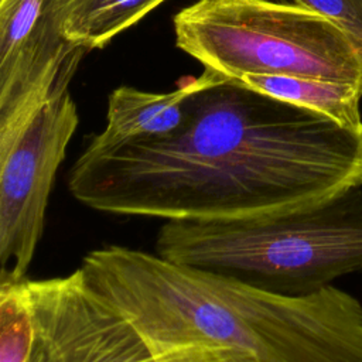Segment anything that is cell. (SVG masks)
<instances>
[{
  "instance_id": "cell-1",
  "label": "cell",
  "mask_w": 362,
  "mask_h": 362,
  "mask_svg": "<svg viewBox=\"0 0 362 362\" xmlns=\"http://www.w3.org/2000/svg\"><path fill=\"white\" fill-rule=\"evenodd\" d=\"M174 132L85 148L68 173L85 206L165 222L238 221L362 187V130L205 68Z\"/></svg>"
},
{
  "instance_id": "cell-2",
  "label": "cell",
  "mask_w": 362,
  "mask_h": 362,
  "mask_svg": "<svg viewBox=\"0 0 362 362\" xmlns=\"http://www.w3.org/2000/svg\"><path fill=\"white\" fill-rule=\"evenodd\" d=\"M78 270L157 352L205 345L253 362H362V304L332 284L280 294L120 245L86 253Z\"/></svg>"
},
{
  "instance_id": "cell-3",
  "label": "cell",
  "mask_w": 362,
  "mask_h": 362,
  "mask_svg": "<svg viewBox=\"0 0 362 362\" xmlns=\"http://www.w3.org/2000/svg\"><path fill=\"white\" fill-rule=\"evenodd\" d=\"M154 252L267 291L310 294L362 269V187L279 215L164 222Z\"/></svg>"
},
{
  "instance_id": "cell-4",
  "label": "cell",
  "mask_w": 362,
  "mask_h": 362,
  "mask_svg": "<svg viewBox=\"0 0 362 362\" xmlns=\"http://www.w3.org/2000/svg\"><path fill=\"white\" fill-rule=\"evenodd\" d=\"M175 45L226 78L245 74L362 86V62L329 18L283 0H197L174 16Z\"/></svg>"
},
{
  "instance_id": "cell-5",
  "label": "cell",
  "mask_w": 362,
  "mask_h": 362,
  "mask_svg": "<svg viewBox=\"0 0 362 362\" xmlns=\"http://www.w3.org/2000/svg\"><path fill=\"white\" fill-rule=\"evenodd\" d=\"M78 124L64 82L31 115L0 126V279H27L57 171Z\"/></svg>"
},
{
  "instance_id": "cell-6",
  "label": "cell",
  "mask_w": 362,
  "mask_h": 362,
  "mask_svg": "<svg viewBox=\"0 0 362 362\" xmlns=\"http://www.w3.org/2000/svg\"><path fill=\"white\" fill-rule=\"evenodd\" d=\"M35 331L61 362H253L229 348L189 345L157 352L102 301L76 269L68 276L25 280Z\"/></svg>"
},
{
  "instance_id": "cell-7",
  "label": "cell",
  "mask_w": 362,
  "mask_h": 362,
  "mask_svg": "<svg viewBox=\"0 0 362 362\" xmlns=\"http://www.w3.org/2000/svg\"><path fill=\"white\" fill-rule=\"evenodd\" d=\"M86 51L64 37L55 0H0V126L31 115L71 82Z\"/></svg>"
},
{
  "instance_id": "cell-8",
  "label": "cell",
  "mask_w": 362,
  "mask_h": 362,
  "mask_svg": "<svg viewBox=\"0 0 362 362\" xmlns=\"http://www.w3.org/2000/svg\"><path fill=\"white\" fill-rule=\"evenodd\" d=\"M206 79V71L184 81L171 92H147L133 86H119L107 100L106 126L95 134L85 148L102 150L116 144L164 136L180 127L185 117V99Z\"/></svg>"
},
{
  "instance_id": "cell-9",
  "label": "cell",
  "mask_w": 362,
  "mask_h": 362,
  "mask_svg": "<svg viewBox=\"0 0 362 362\" xmlns=\"http://www.w3.org/2000/svg\"><path fill=\"white\" fill-rule=\"evenodd\" d=\"M239 81L270 98L327 116L345 129L362 130L359 83L264 74H245Z\"/></svg>"
},
{
  "instance_id": "cell-10",
  "label": "cell",
  "mask_w": 362,
  "mask_h": 362,
  "mask_svg": "<svg viewBox=\"0 0 362 362\" xmlns=\"http://www.w3.org/2000/svg\"><path fill=\"white\" fill-rule=\"evenodd\" d=\"M165 0H55L64 37L88 51L137 24Z\"/></svg>"
},
{
  "instance_id": "cell-11",
  "label": "cell",
  "mask_w": 362,
  "mask_h": 362,
  "mask_svg": "<svg viewBox=\"0 0 362 362\" xmlns=\"http://www.w3.org/2000/svg\"><path fill=\"white\" fill-rule=\"evenodd\" d=\"M25 280L0 279V362H28L35 324Z\"/></svg>"
},
{
  "instance_id": "cell-12",
  "label": "cell",
  "mask_w": 362,
  "mask_h": 362,
  "mask_svg": "<svg viewBox=\"0 0 362 362\" xmlns=\"http://www.w3.org/2000/svg\"><path fill=\"white\" fill-rule=\"evenodd\" d=\"M321 13L351 40L362 62V0H283Z\"/></svg>"
},
{
  "instance_id": "cell-13",
  "label": "cell",
  "mask_w": 362,
  "mask_h": 362,
  "mask_svg": "<svg viewBox=\"0 0 362 362\" xmlns=\"http://www.w3.org/2000/svg\"><path fill=\"white\" fill-rule=\"evenodd\" d=\"M28 362H61V359L48 346V344L42 338H40L37 335L35 337V342H34V348H33V352H31V356H30Z\"/></svg>"
}]
</instances>
